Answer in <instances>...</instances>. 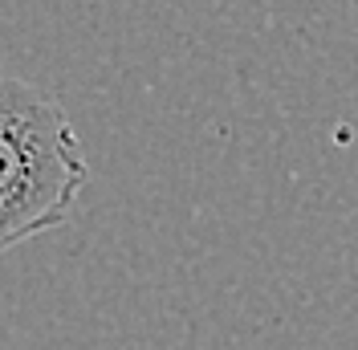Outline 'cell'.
<instances>
[{
    "label": "cell",
    "instance_id": "cell-1",
    "mask_svg": "<svg viewBox=\"0 0 358 350\" xmlns=\"http://www.w3.org/2000/svg\"><path fill=\"white\" fill-rule=\"evenodd\" d=\"M90 179L82 139L49 90L0 82V253L66 224Z\"/></svg>",
    "mask_w": 358,
    "mask_h": 350
}]
</instances>
